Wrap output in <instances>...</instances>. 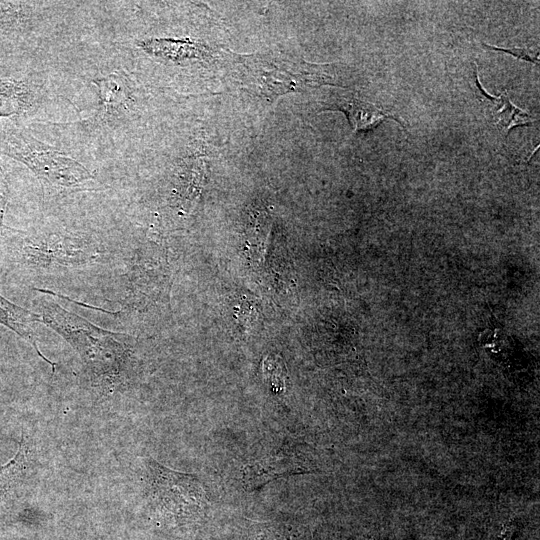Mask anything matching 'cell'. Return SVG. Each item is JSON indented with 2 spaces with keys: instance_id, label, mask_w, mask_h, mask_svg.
Masks as SVG:
<instances>
[{
  "instance_id": "1",
  "label": "cell",
  "mask_w": 540,
  "mask_h": 540,
  "mask_svg": "<svg viewBox=\"0 0 540 540\" xmlns=\"http://www.w3.org/2000/svg\"><path fill=\"white\" fill-rule=\"evenodd\" d=\"M64 69L74 91L93 92L91 113L70 121H37L33 132H46L74 157L120 160L129 157V143L141 111V86L135 69L92 33L67 48Z\"/></svg>"
},
{
  "instance_id": "2",
  "label": "cell",
  "mask_w": 540,
  "mask_h": 540,
  "mask_svg": "<svg viewBox=\"0 0 540 540\" xmlns=\"http://www.w3.org/2000/svg\"><path fill=\"white\" fill-rule=\"evenodd\" d=\"M62 52L0 53V120L37 122L60 101L75 110Z\"/></svg>"
},
{
  "instance_id": "3",
  "label": "cell",
  "mask_w": 540,
  "mask_h": 540,
  "mask_svg": "<svg viewBox=\"0 0 540 540\" xmlns=\"http://www.w3.org/2000/svg\"><path fill=\"white\" fill-rule=\"evenodd\" d=\"M0 156L24 166L39 181L56 190H83L97 181V170L37 137L25 123L0 120Z\"/></svg>"
},
{
  "instance_id": "4",
  "label": "cell",
  "mask_w": 540,
  "mask_h": 540,
  "mask_svg": "<svg viewBox=\"0 0 540 540\" xmlns=\"http://www.w3.org/2000/svg\"><path fill=\"white\" fill-rule=\"evenodd\" d=\"M41 321L63 337L96 376L115 379L123 371L127 347L122 334L104 330L55 301L39 305Z\"/></svg>"
},
{
  "instance_id": "5",
  "label": "cell",
  "mask_w": 540,
  "mask_h": 540,
  "mask_svg": "<svg viewBox=\"0 0 540 540\" xmlns=\"http://www.w3.org/2000/svg\"><path fill=\"white\" fill-rule=\"evenodd\" d=\"M146 466L151 495L164 507L189 512L201 506L205 493L195 477L170 470L152 459Z\"/></svg>"
},
{
  "instance_id": "6",
  "label": "cell",
  "mask_w": 540,
  "mask_h": 540,
  "mask_svg": "<svg viewBox=\"0 0 540 540\" xmlns=\"http://www.w3.org/2000/svg\"><path fill=\"white\" fill-rule=\"evenodd\" d=\"M245 67L253 83L261 92L273 96L280 95L296 87L305 84L323 83L331 84L332 75L324 71L322 66H313L311 70L305 72H291L289 68L279 67L278 65L267 61L266 59H248Z\"/></svg>"
},
{
  "instance_id": "7",
  "label": "cell",
  "mask_w": 540,
  "mask_h": 540,
  "mask_svg": "<svg viewBox=\"0 0 540 540\" xmlns=\"http://www.w3.org/2000/svg\"><path fill=\"white\" fill-rule=\"evenodd\" d=\"M305 471L294 457L275 455L248 464L243 469V483L247 490H256L266 483Z\"/></svg>"
},
{
  "instance_id": "8",
  "label": "cell",
  "mask_w": 540,
  "mask_h": 540,
  "mask_svg": "<svg viewBox=\"0 0 540 540\" xmlns=\"http://www.w3.org/2000/svg\"><path fill=\"white\" fill-rule=\"evenodd\" d=\"M38 323H42L41 316L38 313L18 306L0 294V324L12 330L28 342L35 349L39 357L47 362L54 371L56 363L52 362L42 354L38 347V340L34 328Z\"/></svg>"
},
{
  "instance_id": "9",
  "label": "cell",
  "mask_w": 540,
  "mask_h": 540,
  "mask_svg": "<svg viewBox=\"0 0 540 540\" xmlns=\"http://www.w3.org/2000/svg\"><path fill=\"white\" fill-rule=\"evenodd\" d=\"M337 107L347 115L355 131L372 129L387 118L395 119L375 105L356 98L341 100Z\"/></svg>"
},
{
  "instance_id": "10",
  "label": "cell",
  "mask_w": 540,
  "mask_h": 540,
  "mask_svg": "<svg viewBox=\"0 0 540 540\" xmlns=\"http://www.w3.org/2000/svg\"><path fill=\"white\" fill-rule=\"evenodd\" d=\"M27 447L22 438L13 458L0 466V496L7 494L22 479L26 466Z\"/></svg>"
},
{
  "instance_id": "11",
  "label": "cell",
  "mask_w": 540,
  "mask_h": 540,
  "mask_svg": "<svg viewBox=\"0 0 540 540\" xmlns=\"http://www.w3.org/2000/svg\"><path fill=\"white\" fill-rule=\"evenodd\" d=\"M501 102L502 107L498 111L499 119L497 121V126L501 131L508 134L515 126L527 125L534 122V118L526 111L511 103L505 93L501 96Z\"/></svg>"
},
{
  "instance_id": "12",
  "label": "cell",
  "mask_w": 540,
  "mask_h": 540,
  "mask_svg": "<svg viewBox=\"0 0 540 540\" xmlns=\"http://www.w3.org/2000/svg\"><path fill=\"white\" fill-rule=\"evenodd\" d=\"M483 46L486 47L487 49H492V50H495V51H502V52H505V53L512 54L513 56H515V57H517V58H519V59H523V60L532 62L533 64H538V63H539V57H538V55L532 53V52L529 51L528 49H521V48H511V49H508V48H499V47H494V46H491V45H487V44H485V43H483Z\"/></svg>"
}]
</instances>
